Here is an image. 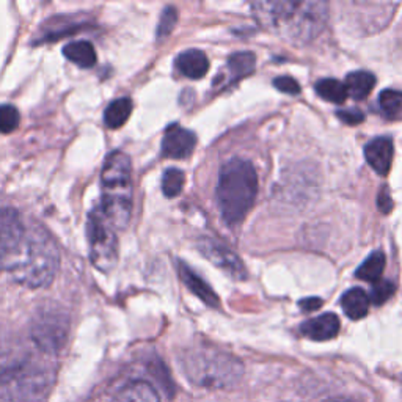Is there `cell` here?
Listing matches in <instances>:
<instances>
[{
    "mask_svg": "<svg viewBox=\"0 0 402 402\" xmlns=\"http://www.w3.org/2000/svg\"><path fill=\"white\" fill-rule=\"evenodd\" d=\"M58 268L60 250L55 239L44 226L32 225L27 226L24 240L4 272L18 285L36 290L54 282Z\"/></svg>",
    "mask_w": 402,
    "mask_h": 402,
    "instance_id": "6da1fadb",
    "label": "cell"
},
{
    "mask_svg": "<svg viewBox=\"0 0 402 402\" xmlns=\"http://www.w3.org/2000/svg\"><path fill=\"white\" fill-rule=\"evenodd\" d=\"M261 24L294 43H308L319 35L327 22L324 2H260L253 5Z\"/></svg>",
    "mask_w": 402,
    "mask_h": 402,
    "instance_id": "7a4b0ae2",
    "label": "cell"
},
{
    "mask_svg": "<svg viewBox=\"0 0 402 402\" xmlns=\"http://www.w3.org/2000/svg\"><path fill=\"white\" fill-rule=\"evenodd\" d=\"M258 195V174L245 159L234 157L218 174L217 203L223 222L236 226L253 208Z\"/></svg>",
    "mask_w": 402,
    "mask_h": 402,
    "instance_id": "3957f363",
    "label": "cell"
},
{
    "mask_svg": "<svg viewBox=\"0 0 402 402\" xmlns=\"http://www.w3.org/2000/svg\"><path fill=\"white\" fill-rule=\"evenodd\" d=\"M101 214L113 230H125L132 214V165L121 151L107 156L101 171Z\"/></svg>",
    "mask_w": 402,
    "mask_h": 402,
    "instance_id": "277c9868",
    "label": "cell"
},
{
    "mask_svg": "<svg viewBox=\"0 0 402 402\" xmlns=\"http://www.w3.org/2000/svg\"><path fill=\"white\" fill-rule=\"evenodd\" d=\"M184 373L194 385L206 390H226L244 376V365L236 356L214 347H195L184 355Z\"/></svg>",
    "mask_w": 402,
    "mask_h": 402,
    "instance_id": "5b68a950",
    "label": "cell"
},
{
    "mask_svg": "<svg viewBox=\"0 0 402 402\" xmlns=\"http://www.w3.org/2000/svg\"><path fill=\"white\" fill-rule=\"evenodd\" d=\"M52 382L51 371L30 360L10 381L0 385V402H46Z\"/></svg>",
    "mask_w": 402,
    "mask_h": 402,
    "instance_id": "8992f818",
    "label": "cell"
},
{
    "mask_svg": "<svg viewBox=\"0 0 402 402\" xmlns=\"http://www.w3.org/2000/svg\"><path fill=\"white\" fill-rule=\"evenodd\" d=\"M30 335L41 352L58 354L70 335V316L55 305L38 310L30 327Z\"/></svg>",
    "mask_w": 402,
    "mask_h": 402,
    "instance_id": "52a82bcc",
    "label": "cell"
},
{
    "mask_svg": "<svg viewBox=\"0 0 402 402\" xmlns=\"http://www.w3.org/2000/svg\"><path fill=\"white\" fill-rule=\"evenodd\" d=\"M90 242V260L96 269L109 272L118 261V239L117 233L101 214L100 208L90 212L87 226Z\"/></svg>",
    "mask_w": 402,
    "mask_h": 402,
    "instance_id": "ba28073f",
    "label": "cell"
},
{
    "mask_svg": "<svg viewBox=\"0 0 402 402\" xmlns=\"http://www.w3.org/2000/svg\"><path fill=\"white\" fill-rule=\"evenodd\" d=\"M27 225L18 211L0 209V270L16 255L26 238Z\"/></svg>",
    "mask_w": 402,
    "mask_h": 402,
    "instance_id": "9c48e42d",
    "label": "cell"
},
{
    "mask_svg": "<svg viewBox=\"0 0 402 402\" xmlns=\"http://www.w3.org/2000/svg\"><path fill=\"white\" fill-rule=\"evenodd\" d=\"M28 361L27 347L11 333L0 329V385L10 381Z\"/></svg>",
    "mask_w": 402,
    "mask_h": 402,
    "instance_id": "30bf717a",
    "label": "cell"
},
{
    "mask_svg": "<svg viewBox=\"0 0 402 402\" xmlns=\"http://www.w3.org/2000/svg\"><path fill=\"white\" fill-rule=\"evenodd\" d=\"M199 250L204 258L217 265L218 269H222L225 274H228L231 278L236 280H245L247 270L244 264L239 260L236 253H233L228 247H225L220 242L214 240L212 238H201L199 240Z\"/></svg>",
    "mask_w": 402,
    "mask_h": 402,
    "instance_id": "8fae6325",
    "label": "cell"
},
{
    "mask_svg": "<svg viewBox=\"0 0 402 402\" xmlns=\"http://www.w3.org/2000/svg\"><path fill=\"white\" fill-rule=\"evenodd\" d=\"M196 145L195 134L178 125L166 129L162 139V156L169 159H186Z\"/></svg>",
    "mask_w": 402,
    "mask_h": 402,
    "instance_id": "7c38bea8",
    "label": "cell"
},
{
    "mask_svg": "<svg viewBox=\"0 0 402 402\" xmlns=\"http://www.w3.org/2000/svg\"><path fill=\"white\" fill-rule=\"evenodd\" d=\"M393 142L388 137H377L365 147V159L371 169L381 176L388 174L393 164Z\"/></svg>",
    "mask_w": 402,
    "mask_h": 402,
    "instance_id": "4fadbf2b",
    "label": "cell"
},
{
    "mask_svg": "<svg viewBox=\"0 0 402 402\" xmlns=\"http://www.w3.org/2000/svg\"><path fill=\"white\" fill-rule=\"evenodd\" d=\"M339 319L337 314L324 313L302 324L300 332L307 338L313 341H329L335 338L339 333Z\"/></svg>",
    "mask_w": 402,
    "mask_h": 402,
    "instance_id": "5bb4252c",
    "label": "cell"
},
{
    "mask_svg": "<svg viewBox=\"0 0 402 402\" xmlns=\"http://www.w3.org/2000/svg\"><path fill=\"white\" fill-rule=\"evenodd\" d=\"M178 71L189 79H201L209 71V60L200 49H189L176 58Z\"/></svg>",
    "mask_w": 402,
    "mask_h": 402,
    "instance_id": "9a60e30c",
    "label": "cell"
},
{
    "mask_svg": "<svg viewBox=\"0 0 402 402\" xmlns=\"http://www.w3.org/2000/svg\"><path fill=\"white\" fill-rule=\"evenodd\" d=\"M178 268H179V277L189 290H191L196 297L206 303V305L212 308H217L220 300H218V295L212 291V287L206 282H203L201 277L196 275L195 272L191 268H187L184 263H179Z\"/></svg>",
    "mask_w": 402,
    "mask_h": 402,
    "instance_id": "2e32d148",
    "label": "cell"
},
{
    "mask_svg": "<svg viewBox=\"0 0 402 402\" xmlns=\"http://www.w3.org/2000/svg\"><path fill=\"white\" fill-rule=\"evenodd\" d=\"M113 402H161V398L153 385L145 381H135L121 388Z\"/></svg>",
    "mask_w": 402,
    "mask_h": 402,
    "instance_id": "e0dca14e",
    "label": "cell"
},
{
    "mask_svg": "<svg viewBox=\"0 0 402 402\" xmlns=\"http://www.w3.org/2000/svg\"><path fill=\"white\" fill-rule=\"evenodd\" d=\"M369 297L368 294L360 290V287H352L349 290L343 297H341V307L347 317H351L354 321L363 319L368 314L369 310Z\"/></svg>",
    "mask_w": 402,
    "mask_h": 402,
    "instance_id": "ac0fdd59",
    "label": "cell"
},
{
    "mask_svg": "<svg viewBox=\"0 0 402 402\" xmlns=\"http://www.w3.org/2000/svg\"><path fill=\"white\" fill-rule=\"evenodd\" d=\"M346 92L347 96H352L354 100H365L369 96V93L373 92V88L376 87V78L373 73L368 71H354L351 74H347L346 78Z\"/></svg>",
    "mask_w": 402,
    "mask_h": 402,
    "instance_id": "d6986e66",
    "label": "cell"
},
{
    "mask_svg": "<svg viewBox=\"0 0 402 402\" xmlns=\"http://www.w3.org/2000/svg\"><path fill=\"white\" fill-rule=\"evenodd\" d=\"M65 57L80 68H92L96 65V51L90 41H73L63 48Z\"/></svg>",
    "mask_w": 402,
    "mask_h": 402,
    "instance_id": "ffe728a7",
    "label": "cell"
},
{
    "mask_svg": "<svg viewBox=\"0 0 402 402\" xmlns=\"http://www.w3.org/2000/svg\"><path fill=\"white\" fill-rule=\"evenodd\" d=\"M132 113V101L129 97H118L105 109L104 123L110 129H118L123 126Z\"/></svg>",
    "mask_w": 402,
    "mask_h": 402,
    "instance_id": "44dd1931",
    "label": "cell"
},
{
    "mask_svg": "<svg viewBox=\"0 0 402 402\" xmlns=\"http://www.w3.org/2000/svg\"><path fill=\"white\" fill-rule=\"evenodd\" d=\"M385 263L386 258L384 252H374L371 253L365 261L361 263V265L356 269L355 275L356 278L363 280V282H379L381 280L384 270H385Z\"/></svg>",
    "mask_w": 402,
    "mask_h": 402,
    "instance_id": "7402d4cb",
    "label": "cell"
},
{
    "mask_svg": "<svg viewBox=\"0 0 402 402\" xmlns=\"http://www.w3.org/2000/svg\"><path fill=\"white\" fill-rule=\"evenodd\" d=\"M314 88H316V93L319 95L322 100L329 101V102L341 104V102H344L347 97L344 83H341L337 79H322L319 82H316Z\"/></svg>",
    "mask_w": 402,
    "mask_h": 402,
    "instance_id": "603a6c76",
    "label": "cell"
},
{
    "mask_svg": "<svg viewBox=\"0 0 402 402\" xmlns=\"http://www.w3.org/2000/svg\"><path fill=\"white\" fill-rule=\"evenodd\" d=\"M379 105L386 118L402 120V92L398 90H384L379 96Z\"/></svg>",
    "mask_w": 402,
    "mask_h": 402,
    "instance_id": "cb8c5ba5",
    "label": "cell"
},
{
    "mask_svg": "<svg viewBox=\"0 0 402 402\" xmlns=\"http://www.w3.org/2000/svg\"><path fill=\"white\" fill-rule=\"evenodd\" d=\"M255 55L250 54V52H239V54H234L228 60V73L231 75L233 80L245 78L247 74L252 73L255 70Z\"/></svg>",
    "mask_w": 402,
    "mask_h": 402,
    "instance_id": "d4e9b609",
    "label": "cell"
},
{
    "mask_svg": "<svg viewBox=\"0 0 402 402\" xmlns=\"http://www.w3.org/2000/svg\"><path fill=\"white\" fill-rule=\"evenodd\" d=\"M184 173L178 169H169L165 170L162 176V192L166 199H174L181 192H183L184 187Z\"/></svg>",
    "mask_w": 402,
    "mask_h": 402,
    "instance_id": "484cf974",
    "label": "cell"
},
{
    "mask_svg": "<svg viewBox=\"0 0 402 402\" xmlns=\"http://www.w3.org/2000/svg\"><path fill=\"white\" fill-rule=\"evenodd\" d=\"M394 291H396V286H394V283L390 282V280H379V282L374 283L373 290H371V294L368 295V297L373 305L379 307L388 300L394 294Z\"/></svg>",
    "mask_w": 402,
    "mask_h": 402,
    "instance_id": "4316f807",
    "label": "cell"
},
{
    "mask_svg": "<svg viewBox=\"0 0 402 402\" xmlns=\"http://www.w3.org/2000/svg\"><path fill=\"white\" fill-rule=\"evenodd\" d=\"M21 115L16 107L10 104L0 105V132L10 134L19 126Z\"/></svg>",
    "mask_w": 402,
    "mask_h": 402,
    "instance_id": "83f0119b",
    "label": "cell"
},
{
    "mask_svg": "<svg viewBox=\"0 0 402 402\" xmlns=\"http://www.w3.org/2000/svg\"><path fill=\"white\" fill-rule=\"evenodd\" d=\"M176 21H178L176 9H174V6H166L161 14V21H159V26H157L159 40H164L165 36H169L173 32L174 26H176Z\"/></svg>",
    "mask_w": 402,
    "mask_h": 402,
    "instance_id": "f1b7e54d",
    "label": "cell"
},
{
    "mask_svg": "<svg viewBox=\"0 0 402 402\" xmlns=\"http://www.w3.org/2000/svg\"><path fill=\"white\" fill-rule=\"evenodd\" d=\"M274 85L278 92L286 93V95H299L300 93V85L299 82L290 78V75H280L274 80Z\"/></svg>",
    "mask_w": 402,
    "mask_h": 402,
    "instance_id": "f546056e",
    "label": "cell"
},
{
    "mask_svg": "<svg viewBox=\"0 0 402 402\" xmlns=\"http://www.w3.org/2000/svg\"><path fill=\"white\" fill-rule=\"evenodd\" d=\"M337 115L341 121H344L346 125H359L365 120V115H363L361 110L356 109H346V110H338Z\"/></svg>",
    "mask_w": 402,
    "mask_h": 402,
    "instance_id": "4dcf8cb0",
    "label": "cell"
},
{
    "mask_svg": "<svg viewBox=\"0 0 402 402\" xmlns=\"http://www.w3.org/2000/svg\"><path fill=\"white\" fill-rule=\"evenodd\" d=\"M377 208L379 211L384 212V214H388V212L393 209V200L386 187H384L377 196Z\"/></svg>",
    "mask_w": 402,
    "mask_h": 402,
    "instance_id": "1f68e13d",
    "label": "cell"
},
{
    "mask_svg": "<svg viewBox=\"0 0 402 402\" xmlns=\"http://www.w3.org/2000/svg\"><path fill=\"white\" fill-rule=\"evenodd\" d=\"M299 307L307 311V313H311V311H316L322 307V300L319 297H308V299H302Z\"/></svg>",
    "mask_w": 402,
    "mask_h": 402,
    "instance_id": "d6a6232c",
    "label": "cell"
},
{
    "mask_svg": "<svg viewBox=\"0 0 402 402\" xmlns=\"http://www.w3.org/2000/svg\"><path fill=\"white\" fill-rule=\"evenodd\" d=\"M324 402H354V401L346 399V398H332V399H327V401H324Z\"/></svg>",
    "mask_w": 402,
    "mask_h": 402,
    "instance_id": "836d02e7",
    "label": "cell"
}]
</instances>
